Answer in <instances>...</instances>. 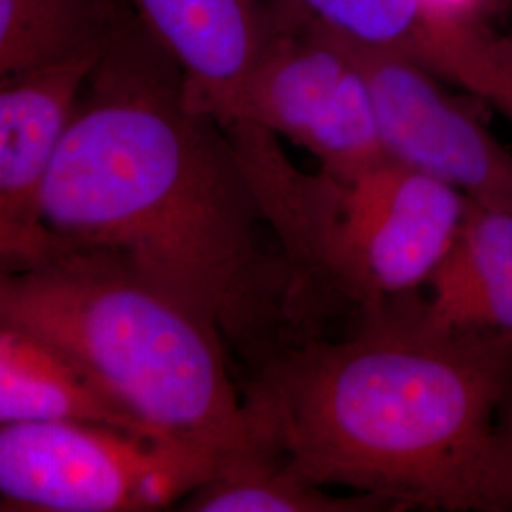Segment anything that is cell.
<instances>
[{
    "instance_id": "1",
    "label": "cell",
    "mask_w": 512,
    "mask_h": 512,
    "mask_svg": "<svg viewBox=\"0 0 512 512\" xmlns=\"http://www.w3.org/2000/svg\"><path fill=\"white\" fill-rule=\"evenodd\" d=\"M55 238L118 256L255 365L298 338L293 275L236 147L135 12L110 38L42 190Z\"/></svg>"
},
{
    "instance_id": "2",
    "label": "cell",
    "mask_w": 512,
    "mask_h": 512,
    "mask_svg": "<svg viewBox=\"0 0 512 512\" xmlns=\"http://www.w3.org/2000/svg\"><path fill=\"white\" fill-rule=\"evenodd\" d=\"M253 366L241 393L256 437L313 484L395 512H509L495 414L512 338L442 327L416 294Z\"/></svg>"
},
{
    "instance_id": "3",
    "label": "cell",
    "mask_w": 512,
    "mask_h": 512,
    "mask_svg": "<svg viewBox=\"0 0 512 512\" xmlns=\"http://www.w3.org/2000/svg\"><path fill=\"white\" fill-rule=\"evenodd\" d=\"M0 323L67 353L160 437L219 458L258 442L219 329L118 256L57 238L2 272Z\"/></svg>"
},
{
    "instance_id": "4",
    "label": "cell",
    "mask_w": 512,
    "mask_h": 512,
    "mask_svg": "<svg viewBox=\"0 0 512 512\" xmlns=\"http://www.w3.org/2000/svg\"><path fill=\"white\" fill-rule=\"evenodd\" d=\"M256 203L293 275L300 329L425 293L450 253L471 200L387 158L353 179L304 171L279 137L249 122L222 124Z\"/></svg>"
},
{
    "instance_id": "5",
    "label": "cell",
    "mask_w": 512,
    "mask_h": 512,
    "mask_svg": "<svg viewBox=\"0 0 512 512\" xmlns=\"http://www.w3.org/2000/svg\"><path fill=\"white\" fill-rule=\"evenodd\" d=\"M217 461L181 440L103 423H0V511H164L205 482Z\"/></svg>"
},
{
    "instance_id": "6",
    "label": "cell",
    "mask_w": 512,
    "mask_h": 512,
    "mask_svg": "<svg viewBox=\"0 0 512 512\" xmlns=\"http://www.w3.org/2000/svg\"><path fill=\"white\" fill-rule=\"evenodd\" d=\"M215 118L287 137L340 179L389 158L365 74L346 42L315 18L275 40Z\"/></svg>"
},
{
    "instance_id": "7",
    "label": "cell",
    "mask_w": 512,
    "mask_h": 512,
    "mask_svg": "<svg viewBox=\"0 0 512 512\" xmlns=\"http://www.w3.org/2000/svg\"><path fill=\"white\" fill-rule=\"evenodd\" d=\"M342 40L365 74L391 160L454 186L473 203L512 209V152L473 110L416 63Z\"/></svg>"
},
{
    "instance_id": "8",
    "label": "cell",
    "mask_w": 512,
    "mask_h": 512,
    "mask_svg": "<svg viewBox=\"0 0 512 512\" xmlns=\"http://www.w3.org/2000/svg\"><path fill=\"white\" fill-rule=\"evenodd\" d=\"M105 48L0 76L2 272L35 262L57 241L44 222L42 190L78 99Z\"/></svg>"
},
{
    "instance_id": "9",
    "label": "cell",
    "mask_w": 512,
    "mask_h": 512,
    "mask_svg": "<svg viewBox=\"0 0 512 512\" xmlns=\"http://www.w3.org/2000/svg\"><path fill=\"white\" fill-rule=\"evenodd\" d=\"M128 2L181 67L190 101L213 116L275 40L313 18L300 0Z\"/></svg>"
},
{
    "instance_id": "10",
    "label": "cell",
    "mask_w": 512,
    "mask_h": 512,
    "mask_svg": "<svg viewBox=\"0 0 512 512\" xmlns=\"http://www.w3.org/2000/svg\"><path fill=\"white\" fill-rule=\"evenodd\" d=\"M423 306L442 327L512 338V209L471 202Z\"/></svg>"
},
{
    "instance_id": "11",
    "label": "cell",
    "mask_w": 512,
    "mask_h": 512,
    "mask_svg": "<svg viewBox=\"0 0 512 512\" xmlns=\"http://www.w3.org/2000/svg\"><path fill=\"white\" fill-rule=\"evenodd\" d=\"M18 421H88L160 437L67 353L0 323V423Z\"/></svg>"
},
{
    "instance_id": "12",
    "label": "cell",
    "mask_w": 512,
    "mask_h": 512,
    "mask_svg": "<svg viewBox=\"0 0 512 512\" xmlns=\"http://www.w3.org/2000/svg\"><path fill=\"white\" fill-rule=\"evenodd\" d=\"M186 512H395L380 497L313 484L266 442L220 456L215 471L179 503Z\"/></svg>"
},
{
    "instance_id": "13",
    "label": "cell",
    "mask_w": 512,
    "mask_h": 512,
    "mask_svg": "<svg viewBox=\"0 0 512 512\" xmlns=\"http://www.w3.org/2000/svg\"><path fill=\"white\" fill-rule=\"evenodd\" d=\"M131 12L128 0H0V76L103 48Z\"/></svg>"
},
{
    "instance_id": "14",
    "label": "cell",
    "mask_w": 512,
    "mask_h": 512,
    "mask_svg": "<svg viewBox=\"0 0 512 512\" xmlns=\"http://www.w3.org/2000/svg\"><path fill=\"white\" fill-rule=\"evenodd\" d=\"M311 16L353 44L401 52L416 31L427 0H300Z\"/></svg>"
},
{
    "instance_id": "15",
    "label": "cell",
    "mask_w": 512,
    "mask_h": 512,
    "mask_svg": "<svg viewBox=\"0 0 512 512\" xmlns=\"http://www.w3.org/2000/svg\"><path fill=\"white\" fill-rule=\"evenodd\" d=\"M495 444L509 501V512H512V374L495 414Z\"/></svg>"
},
{
    "instance_id": "16",
    "label": "cell",
    "mask_w": 512,
    "mask_h": 512,
    "mask_svg": "<svg viewBox=\"0 0 512 512\" xmlns=\"http://www.w3.org/2000/svg\"><path fill=\"white\" fill-rule=\"evenodd\" d=\"M440 6L452 10V12H458L463 16H473L478 18V12L480 8L488 2V0H435Z\"/></svg>"
}]
</instances>
